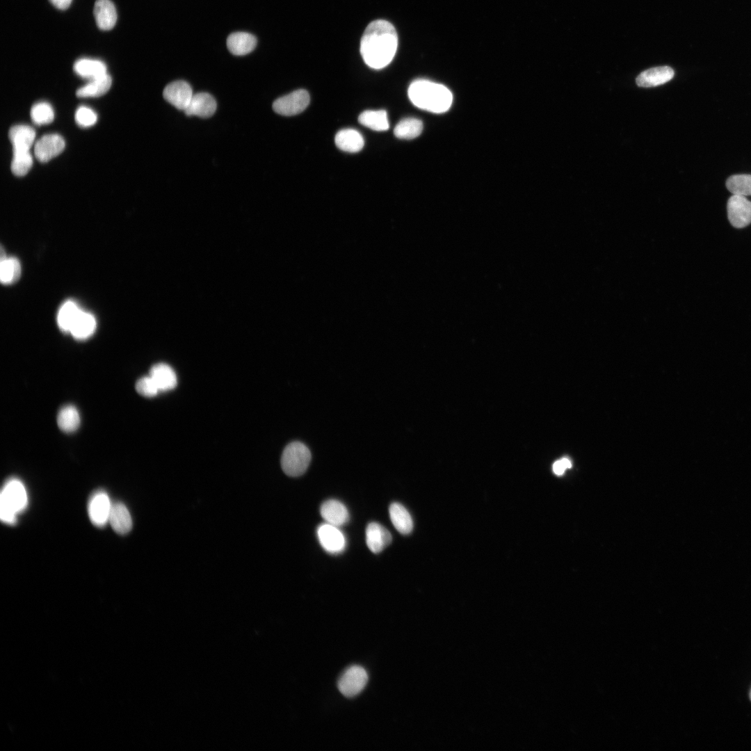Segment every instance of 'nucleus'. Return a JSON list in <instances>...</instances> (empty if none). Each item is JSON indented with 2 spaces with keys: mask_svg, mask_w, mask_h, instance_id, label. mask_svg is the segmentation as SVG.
<instances>
[{
  "mask_svg": "<svg viewBox=\"0 0 751 751\" xmlns=\"http://www.w3.org/2000/svg\"><path fill=\"white\" fill-rule=\"evenodd\" d=\"M317 536L321 547L330 554H339L345 549V537L337 526L322 524L317 528Z\"/></svg>",
  "mask_w": 751,
  "mask_h": 751,
  "instance_id": "1a4fd4ad",
  "label": "nucleus"
},
{
  "mask_svg": "<svg viewBox=\"0 0 751 751\" xmlns=\"http://www.w3.org/2000/svg\"><path fill=\"white\" fill-rule=\"evenodd\" d=\"M408 96L417 107L435 113L448 111L453 102L452 93L446 86L425 79L412 82Z\"/></svg>",
  "mask_w": 751,
  "mask_h": 751,
  "instance_id": "f03ea898",
  "label": "nucleus"
},
{
  "mask_svg": "<svg viewBox=\"0 0 751 751\" xmlns=\"http://www.w3.org/2000/svg\"><path fill=\"white\" fill-rule=\"evenodd\" d=\"M108 522L118 534L128 533L132 528V519L126 506L121 502L112 503Z\"/></svg>",
  "mask_w": 751,
  "mask_h": 751,
  "instance_id": "a211bd4d",
  "label": "nucleus"
},
{
  "mask_svg": "<svg viewBox=\"0 0 751 751\" xmlns=\"http://www.w3.org/2000/svg\"><path fill=\"white\" fill-rule=\"evenodd\" d=\"M112 79L108 74L97 78L79 88L76 95L78 97H97L105 94L111 88Z\"/></svg>",
  "mask_w": 751,
  "mask_h": 751,
  "instance_id": "393cba45",
  "label": "nucleus"
},
{
  "mask_svg": "<svg viewBox=\"0 0 751 751\" xmlns=\"http://www.w3.org/2000/svg\"><path fill=\"white\" fill-rule=\"evenodd\" d=\"M257 45V38L246 32L231 33L227 39L228 50L235 56H243L254 50Z\"/></svg>",
  "mask_w": 751,
  "mask_h": 751,
  "instance_id": "aec40b11",
  "label": "nucleus"
},
{
  "mask_svg": "<svg viewBox=\"0 0 751 751\" xmlns=\"http://www.w3.org/2000/svg\"><path fill=\"white\" fill-rule=\"evenodd\" d=\"M8 137L13 145V154L28 153L32 146L35 132L28 125H15L8 131Z\"/></svg>",
  "mask_w": 751,
  "mask_h": 751,
  "instance_id": "f8f14e48",
  "label": "nucleus"
},
{
  "mask_svg": "<svg viewBox=\"0 0 751 751\" xmlns=\"http://www.w3.org/2000/svg\"><path fill=\"white\" fill-rule=\"evenodd\" d=\"M163 95L164 99L179 110L184 111L193 96V90L186 81H173L165 86Z\"/></svg>",
  "mask_w": 751,
  "mask_h": 751,
  "instance_id": "9d476101",
  "label": "nucleus"
},
{
  "mask_svg": "<svg viewBox=\"0 0 751 751\" xmlns=\"http://www.w3.org/2000/svg\"><path fill=\"white\" fill-rule=\"evenodd\" d=\"M216 110V102L213 96L207 92H198L193 94L184 113L188 116L209 118L213 115Z\"/></svg>",
  "mask_w": 751,
  "mask_h": 751,
  "instance_id": "4468645a",
  "label": "nucleus"
},
{
  "mask_svg": "<svg viewBox=\"0 0 751 751\" xmlns=\"http://www.w3.org/2000/svg\"><path fill=\"white\" fill-rule=\"evenodd\" d=\"M81 311L73 301L65 302L59 309L57 316L58 325L60 330L70 332Z\"/></svg>",
  "mask_w": 751,
  "mask_h": 751,
  "instance_id": "c85d7f7f",
  "label": "nucleus"
},
{
  "mask_svg": "<svg viewBox=\"0 0 751 751\" xmlns=\"http://www.w3.org/2000/svg\"><path fill=\"white\" fill-rule=\"evenodd\" d=\"M572 463L567 458H563L554 462L553 465V471L556 475H562L565 470L570 468Z\"/></svg>",
  "mask_w": 751,
  "mask_h": 751,
  "instance_id": "c9c22d12",
  "label": "nucleus"
},
{
  "mask_svg": "<svg viewBox=\"0 0 751 751\" xmlns=\"http://www.w3.org/2000/svg\"><path fill=\"white\" fill-rule=\"evenodd\" d=\"M423 130L422 122L417 118H409L401 120L395 127L396 137L401 139H412L419 136Z\"/></svg>",
  "mask_w": 751,
  "mask_h": 751,
  "instance_id": "cd10ccee",
  "label": "nucleus"
},
{
  "mask_svg": "<svg viewBox=\"0 0 751 751\" xmlns=\"http://www.w3.org/2000/svg\"><path fill=\"white\" fill-rule=\"evenodd\" d=\"M727 209L733 227L743 228L751 223V202L745 196L733 195L728 200Z\"/></svg>",
  "mask_w": 751,
  "mask_h": 751,
  "instance_id": "0eeeda50",
  "label": "nucleus"
},
{
  "mask_svg": "<svg viewBox=\"0 0 751 751\" xmlns=\"http://www.w3.org/2000/svg\"><path fill=\"white\" fill-rule=\"evenodd\" d=\"M30 114L33 122L38 125L51 123L54 118V113L51 106L45 102L33 105Z\"/></svg>",
  "mask_w": 751,
  "mask_h": 751,
  "instance_id": "2f4dec72",
  "label": "nucleus"
},
{
  "mask_svg": "<svg viewBox=\"0 0 751 751\" xmlns=\"http://www.w3.org/2000/svg\"><path fill=\"white\" fill-rule=\"evenodd\" d=\"M28 505V495L22 482L12 478L8 480L1 492L0 517L8 524L17 522V515L22 512Z\"/></svg>",
  "mask_w": 751,
  "mask_h": 751,
  "instance_id": "7ed1b4c3",
  "label": "nucleus"
},
{
  "mask_svg": "<svg viewBox=\"0 0 751 751\" xmlns=\"http://www.w3.org/2000/svg\"><path fill=\"white\" fill-rule=\"evenodd\" d=\"M390 519L395 528L401 534H409L413 528V522L407 510L401 503H392L389 508Z\"/></svg>",
  "mask_w": 751,
  "mask_h": 751,
  "instance_id": "5701e85b",
  "label": "nucleus"
},
{
  "mask_svg": "<svg viewBox=\"0 0 751 751\" xmlns=\"http://www.w3.org/2000/svg\"><path fill=\"white\" fill-rule=\"evenodd\" d=\"M358 121L374 131H383L389 129L387 114L384 110L365 111L359 115Z\"/></svg>",
  "mask_w": 751,
  "mask_h": 751,
  "instance_id": "a878e982",
  "label": "nucleus"
},
{
  "mask_svg": "<svg viewBox=\"0 0 751 751\" xmlns=\"http://www.w3.org/2000/svg\"><path fill=\"white\" fill-rule=\"evenodd\" d=\"M21 274V266L15 257L6 258L1 261L0 279L3 284H8L16 282Z\"/></svg>",
  "mask_w": 751,
  "mask_h": 751,
  "instance_id": "c756f323",
  "label": "nucleus"
},
{
  "mask_svg": "<svg viewBox=\"0 0 751 751\" xmlns=\"http://www.w3.org/2000/svg\"><path fill=\"white\" fill-rule=\"evenodd\" d=\"M75 121L81 127H89L95 124L97 116L91 108L81 106L75 113Z\"/></svg>",
  "mask_w": 751,
  "mask_h": 751,
  "instance_id": "72a5a7b5",
  "label": "nucleus"
},
{
  "mask_svg": "<svg viewBox=\"0 0 751 751\" xmlns=\"http://www.w3.org/2000/svg\"><path fill=\"white\" fill-rule=\"evenodd\" d=\"M309 95L305 90L300 89L277 99L273 104V110L285 116L297 115L302 112L309 103Z\"/></svg>",
  "mask_w": 751,
  "mask_h": 751,
  "instance_id": "423d86ee",
  "label": "nucleus"
},
{
  "mask_svg": "<svg viewBox=\"0 0 751 751\" xmlns=\"http://www.w3.org/2000/svg\"><path fill=\"white\" fill-rule=\"evenodd\" d=\"M727 189L734 195H751V175H735L726 181Z\"/></svg>",
  "mask_w": 751,
  "mask_h": 751,
  "instance_id": "7c9ffc66",
  "label": "nucleus"
},
{
  "mask_svg": "<svg viewBox=\"0 0 751 751\" xmlns=\"http://www.w3.org/2000/svg\"><path fill=\"white\" fill-rule=\"evenodd\" d=\"M674 74V70L670 67L659 66L641 72L637 76L636 82L640 87H655L669 81Z\"/></svg>",
  "mask_w": 751,
  "mask_h": 751,
  "instance_id": "2eb2a0df",
  "label": "nucleus"
},
{
  "mask_svg": "<svg viewBox=\"0 0 751 751\" xmlns=\"http://www.w3.org/2000/svg\"><path fill=\"white\" fill-rule=\"evenodd\" d=\"M96 328L95 317L90 313L81 311L74 321L70 333L76 339H86L90 337Z\"/></svg>",
  "mask_w": 751,
  "mask_h": 751,
  "instance_id": "b1692460",
  "label": "nucleus"
},
{
  "mask_svg": "<svg viewBox=\"0 0 751 751\" xmlns=\"http://www.w3.org/2000/svg\"><path fill=\"white\" fill-rule=\"evenodd\" d=\"M392 538L389 531L377 522H371L366 528V542L368 548L378 554L390 544Z\"/></svg>",
  "mask_w": 751,
  "mask_h": 751,
  "instance_id": "ddd939ff",
  "label": "nucleus"
},
{
  "mask_svg": "<svg viewBox=\"0 0 751 751\" xmlns=\"http://www.w3.org/2000/svg\"><path fill=\"white\" fill-rule=\"evenodd\" d=\"M65 140L58 134H47L42 136L35 144L34 154L42 163L47 162L60 154L65 148Z\"/></svg>",
  "mask_w": 751,
  "mask_h": 751,
  "instance_id": "9b49d317",
  "label": "nucleus"
},
{
  "mask_svg": "<svg viewBox=\"0 0 751 751\" xmlns=\"http://www.w3.org/2000/svg\"><path fill=\"white\" fill-rule=\"evenodd\" d=\"M73 69L79 76L90 81L107 74L105 63L96 59L80 58L74 63Z\"/></svg>",
  "mask_w": 751,
  "mask_h": 751,
  "instance_id": "412c9836",
  "label": "nucleus"
},
{
  "mask_svg": "<svg viewBox=\"0 0 751 751\" xmlns=\"http://www.w3.org/2000/svg\"><path fill=\"white\" fill-rule=\"evenodd\" d=\"M57 423L59 428L65 433L76 430L80 424V416L76 407L72 405L62 407L57 415Z\"/></svg>",
  "mask_w": 751,
  "mask_h": 751,
  "instance_id": "bb28decb",
  "label": "nucleus"
},
{
  "mask_svg": "<svg viewBox=\"0 0 751 751\" xmlns=\"http://www.w3.org/2000/svg\"><path fill=\"white\" fill-rule=\"evenodd\" d=\"M13 154V156L10 165L12 172L18 177L25 175L33 165V159L31 154L28 152L15 153Z\"/></svg>",
  "mask_w": 751,
  "mask_h": 751,
  "instance_id": "473e14b6",
  "label": "nucleus"
},
{
  "mask_svg": "<svg viewBox=\"0 0 751 751\" xmlns=\"http://www.w3.org/2000/svg\"><path fill=\"white\" fill-rule=\"evenodd\" d=\"M112 503L107 493L98 490L93 493L88 501V512L91 522L97 527H103L108 522Z\"/></svg>",
  "mask_w": 751,
  "mask_h": 751,
  "instance_id": "6e6552de",
  "label": "nucleus"
},
{
  "mask_svg": "<svg viewBox=\"0 0 751 751\" xmlns=\"http://www.w3.org/2000/svg\"><path fill=\"white\" fill-rule=\"evenodd\" d=\"M310 461L311 453L308 447L302 442L296 441L284 448L281 457V467L287 476L296 477L306 471Z\"/></svg>",
  "mask_w": 751,
  "mask_h": 751,
  "instance_id": "20e7f679",
  "label": "nucleus"
},
{
  "mask_svg": "<svg viewBox=\"0 0 751 751\" xmlns=\"http://www.w3.org/2000/svg\"><path fill=\"white\" fill-rule=\"evenodd\" d=\"M335 144L343 151L355 153L364 147L362 136L357 130L346 129L339 131L335 136Z\"/></svg>",
  "mask_w": 751,
  "mask_h": 751,
  "instance_id": "4be33fe9",
  "label": "nucleus"
},
{
  "mask_svg": "<svg viewBox=\"0 0 751 751\" xmlns=\"http://www.w3.org/2000/svg\"><path fill=\"white\" fill-rule=\"evenodd\" d=\"M149 376L153 379L159 391L174 389L177 384L175 372L168 364L158 363L152 366Z\"/></svg>",
  "mask_w": 751,
  "mask_h": 751,
  "instance_id": "6ab92c4d",
  "label": "nucleus"
},
{
  "mask_svg": "<svg viewBox=\"0 0 751 751\" xmlns=\"http://www.w3.org/2000/svg\"><path fill=\"white\" fill-rule=\"evenodd\" d=\"M320 512L327 523L337 527L344 525L349 520L346 507L338 500L329 499L323 502Z\"/></svg>",
  "mask_w": 751,
  "mask_h": 751,
  "instance_id": "dca6fc26",
  "label": "nucleus"
},
{
  "mask_svg": "<svg viewBox=\"0 0 751 751\" xmlns=\"http://www.w3.org/2000/svg\"><path fill=\"white\" fill-rule=\"evenodd\" d=\"M398 36L394 26L378 19L366 28L361 40L360 52L369 67L381 69L393 59L397 49Z\"/></svg>",
  "mask_w": 751,
  "mask_h": 751,
  "instance_id": "f257e3e1",
  "label": "nucleus"
},
{
  "mask_svg": "<svg viewBox=\"0 0 751 751\" xmlns=\"http://www.w3.org/2000/svg\"><path fill=\"white\" fill-rule=\"evenodd\" d=\"M93 13L98 28L108 31L113 28L117 21V12L110 0H97Z\"/></svg>",
  "mask_w": 751,
  "mask_h": 751,
  "instance_id": "f3484780",
  "label": "nucleus"
},
{
  "mask_svg": "<svg viewBox=\"0 0 751 751\" xmlns=\"http://www.w3.org/2000/svg\"><path fill=\"white\" fill-rule=\"evenodd\" d=\"M750 698L751 700V691H750Z\"/></svg>",
  "mask_w": 751,
  "mask_h": 751,
  "instance_id": "4c0bfd02",
  "label": "nucleus"
},
{
  "mask_svg": "<svg viewBox=\"0 0 751 751\" xmlns=\"http://www.w3.org/2000/svg\"><path fill=\"white\" fill-rule=\"evenodd\" d=\"M136 390L145 397H153L159 390L153 379L150 376H144L138 380L136 383Z\"/></svg>",
  "mask_w": 751,
  "mask_h": 751,
  "instance_id": "f704fd0d",
  "label": "nucleus"
},
{
  "mask_svg": "<svg viewBox=\"0 0 751 751\" xmlns=\"http://www.w3.org/2000/svg\"><path fill=\"white\" fill-rule=\"evenodd\" d=\"M368 678L367 672L363 667L358 665H351L339 677L338 689L345 697H355L364 688Z\"/></svg>",
  "mask_w": 751,
  "mask_h": 751,
  "instance_id": "39448f33",
  "label": "nucleus"
},
{
  "mask_svg": "<svg viewBox=\"0 0 751 751\" xmlns=\"http://www.w3.org/2000/svg\"><path fill=\"white\" fill-rule=\"evenodd\" d=\"M50 3L60 10L67 9L72 3V0H49Z\"/></svg>",
  "mask_w": 751,
  "mask_h": 751,
  "instance_id": "e433bc0d",
  "label": "nucleus"
}]
</instances>
